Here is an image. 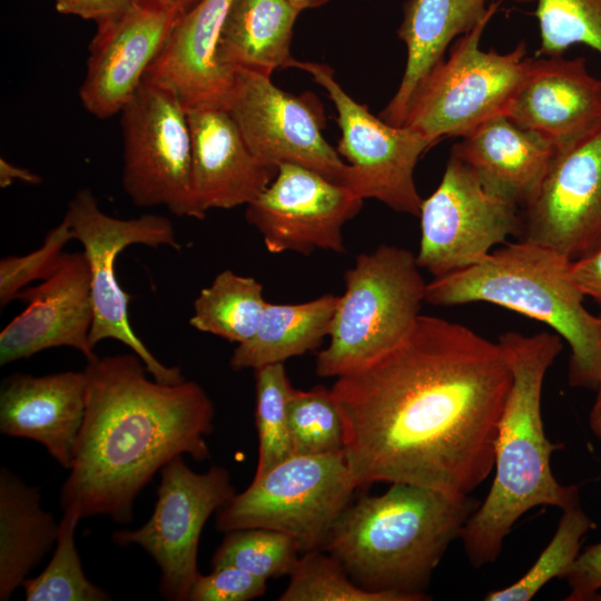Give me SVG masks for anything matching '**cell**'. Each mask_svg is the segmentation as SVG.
Segmentation results:
<instances>
[{
	"mask_svg": "<svg viewBox=\"0 0 601 601\" xmlns=\"http://www.w3.org/2000/svg\"><path fill=\"white\" fill-rule=\"evenodd\" d=\"M511 385L499 342L420 315L396 345L331 388L356 487L406 483L470 495L493 471Z\"/></svg>",
	"mask_w": 601,
	"mask_h": 601,
	"instance_id": "1",
	"label": "cell"
},
{
	"mask_svg": "<svg viewBox=\"0 0 601 601\" xmlns=\"http://www.w3.org/2000/svg\"><path fill=\"white\" fill-rule=\"evenodd\" d=\"M85 373L86 412L60 504L81 519L107 515L128 523L135 499L168 462L183 454L210 456L205 437L215 407L194 381L150 380L134 352L98 357Z\"/></svg>",
	"mask_w": 601,
	"mask_h": 601,
	"instance_id": "2",
	"label": "cell"
},
{
	"mask_svg": "<svg viewBox=\"0 0 601 601\" xmlns=\"http://www.w3.org/2000/svg\"><path fill=\"white\" fill-rule=\"evenodd\" d=\"M512 372V385L499 423L491 489L467 519L460 539L474 568L493 563L515 522L536 506L564 510L580 503L577 485L554 477L551 442L542 420V387L548 370L562 351V337L540 332H506L497 341Z\"/></svg>",
	"mask_w": 601,
	"mask_h": 601,
	"instance_id": "3",
	"label": "cell"
},
{
	"mask_svg": "<svg viewBox=\"0 0 601 601\" xmlns=\"http://www.w3.org/2000/svg\"><path fill=\"white\" fill-rule=\"evenodd\" d=\"M480 502L470 495L391 483L343 511L324 546L358 585L426 600L433 571Z\"/></svg>",
	"mask_w": 601,
	"mask_h": 601,
	"instance_id": "4",
	"label": "cell"
},
{
	"mask_svg": "<svg viewBox=\"0 0 601 601\" xmlns=\"http://www.w3.org/2000/svg\"><path fill=\"white\" fill-rule=\"evenodd\" d=\"M570 262L552 248L520 239L473 266L434 277L426 285L425 302H484L544 323L571 348L569 384L595 390L601 378V317L584 307V296L569 274Z\"/></svg>",
	"mask_w": 601,
	"mask_h": 601,
	"instance_id": "5",
	"label": "cell"
},
{
	"mask_svg": "<svg viewBox=\"0 0 601 601\" xmlns=\"http://www.w3.org/2000/svg\"><path fill=\"white\" fill-rule=\"evenodd\" d=\"M329 344L316 357V374L338 377L396 345L413 327L426 285L412 252L381 245L356 257L344 276Z\"/></svg>",
	"mask_w": 601,
	"mask_h": 601,
	"instance_id": "6",
	"label": "cell"
},
{
	"mask_svg": "<svg viewBox=\"0 0 601 601\" xmlns=\"http://www.w3.org/2000/svg\"><path fill=\"white\" fill-rule=\"evenodd\" d=\"M502 1L494 0L481 21L454 40L449 56L428 73L410 105L403 126L433 146L504 116L528 72L531 57L525 41L508 52L481 48L484 30Z\"/></svg>",
	"mask_w": 601,
	"mask_h": 601,
	"instance_id": "7",
	"label": "cell"
},
{
	"mask_svg": "<svg viewBox=\"0 0 601 601\" xmlns=\"http://www.w3.org/2000/svg\"><path fill=\"white\" fill-rule=\"evenodd\" d=\"M356 489L344 451L292 455L221 506L216 528L274 530L294 538L303 553L323 550Z\"/></svg>",
	"mask_w": 601,
	"mask_h": 601,
	"instance_id": "8",
	"label": "cell"
},
{
	"mask_svg": "<svg viewBox=\"0 0 601 601\" xmlns=\"http://www.w3.org/2000/svg\"><path fill=\"white\" fill-rule=\"evenodd\" d=\"M65 217L80 242L90 270V294L93 319L89 334L90 345L104 339L121 342L138 355L148 373L158 382L177 384L185 381L178 366H166L154 356L135 334L129 322L128 295L118 283L115 272L117 255L132 244L152 248L161 245L180 249L171 221L164 216L145 214L121 219L102 211L93 193L78 190L68 204Z\"/></svg>",
	"mask_w": 601,
	"mask_h": 601,
	"instance_id": "9",
	"label": "cell"
},
{
	"mask_svg": "<svg viewBox=\"0 0 601 601\" xmlns=\"http://www.w3.org/2000/svg\"><path fill=\"white\" fill-rule=\"evenodd\" d=\"M122 187L140 207L164 206L178 217L204 219L191 180L188 111L168 87L144 78L120 111Z\"/></svg>",
	"mask_w": 601,
	"mask_h": 601,
	"instance_id": "10",
	"label": "cell"
},
{
	"mask_svg": "<svg viewBox=\"0 0 601 601\" xmlns=\"http://www.w3.org/2000/svg\"><path fill=\"white\" fill-rule=\"evenodd\" d=\"M293 68L308 72L337 110L342 132L337 152L349 165L346 188L362 199L373 198L394 211L418 216L423 199L414 169L433 145L406 126H394L374 116L341 87L329 66L295 59Z\"/></svg>",
	"mask_w": 601,
	"mask_h": 601,
	"instance_id": "11",
	"label": "cell"
},
{
	"mask_svg": "<svg viewBox=\"0 0 601 601\" xmlns=\"http://www.w3.org/2000/svg\"><path fill=\"white\" fill-rule=\"evenodd\" d=\"M418 217L416 262L434 277L480 263L522 228L521 208L490 190L453 156L436 189L423 199Z\"/></svg>",
	"mask_w": 601,
	"mask_h": 601,
	"instance_id": "12",
	"label": "cell"
},
{
	"mask_svg": "<svg viewBox=\"0 0 601 601\" xmlns=\"http://www.w3.org/2000/svg\"><path fill=\"white\" fill-rule=\"evenodd\" d=\"M235 494L225 467L214 465L197 473L178 455L160 470L150 519L139 529L115 531L112 541L122 546H141L160 569L161 597L186 601L200 574L197 552L204 525Z\"/></svg>",
	"mask_w": 601,
	"mask_h": 601,
	"instance_id": "13",
	"label": "cell"
},
{
	"mask_svg": "<svg viewBox=\"0 0 601 601\" xmlns=\"http://www.w3.org/2000/svg\"><path fill=\"white\" fill-rule=\"evenodd\" d=\"M226 109L262 162L302 166L346 187L349 165L324 138L326 119L312 92L294 96L270 76L237 71Z\"/></svg>",
	"mask_w": 601,
	"mask_h": 601,
	"instance_id": "14",
	"label": "cell"
},
{
	"mask_svg": "<svg viewBox=\"0 0 601 601\" xmlns=\"http://www.w3.org/2000/svg\"><path fill=\"white\" fill-rule=\"evenodd\" d=\"M363 201L314 170L280 164L272 183L246 206L245 217L273 254L344 253L343 226L359 213Z\"/></svg>",
	"mask_w": 601,
	"mask_h": 601,
	"instance_id": "15",
	"label": "cell"
},
{
	"mask_svg": "<svg viewBox=\"0 0 601 601\" xmlns=\"http://www.w3.org/2000/svg\"><path fill=\"white\" fill-rule=\"evenodd\" d=\"M521 219L522 240L570 260L601 248V127L556 149Z\"/></svg>",
	"mask_w": 601,
	"mask_h": 601,
	"instance_id": "16",
	"label": "cell"
},
{
	"mask_svg": "<svg viewBox=\"0 0 601 601\" xmlns=\"http://www.w3.org/2000/svg\"><path fill=\"white\" fill-rule=\"evenodd\" d=\"M184 13L167 0H136L97 24L79 91L89 114L99 119L120 114Z\"/></svg>",
	"mask_w": 601,
	"mask_h": 601,
	"instance_id": "17",
	"label": "cell"
},
{
	"mask_svg": "<svg viewBox=\"0 0 601 601\" xmlns=\"http://www.w3.org/2000/svg\"><path fill=\"white\" fill-rule=\"evenodd\" d=\"M27 307L0 333V365L68 346L98 358L89 342L93 319L90 270L83 252L65 253L55 274L18 295Z\"/></svg>",
	"mask_w": 601,
	"mask_h": 601,
	"instance_id": "18",
	"label": "cell"
},
{
	"mask_svg": "<svg viewBox=\"0 0 601 601\" xmlns=\"http://www.w3.org/2000/svg\"><path fill=\"white\" fill-rule=\"evenodd\" d=\"M556 149L601 127V79L584 57H531L505 115Z\"/></svg>",
	"mask_w": 601,
	"mask_h": 601,
	"instance_id": "19",
	"label": "cell"
},
{
	"mask_svg": "<svg viewBox=\"0 0 601 601\" xmlns=\"http://www.w3.org/2000/svg\"><path fill=\"white\" fill-rule=\"evenodd\" d=\"M188 111L191 136V180L196 205L209 209L248 205L272 183L277 167L258 160L225 108Z\"/></svg>",
	"mask_w": 601,
	"mask_h": 601,
	"instance_id": "20",
	"label": "cell"
},
{
	"mask_svg": "<svg viewBox=\"0 0 601 601\" xmlns=\"http://www.w3.org/2000/svg\"><path fill=\"white\" fill-rule=\"evenodd\" d=\"M87 395L83 371L33 376L14 373L0 390V431L33 440L65 469H70Z\"/></svg>",
	"mask_w": 601,
	"mask_h": 601,
	"instance_id": "21",
	"label": "cell"
},
{
	"mask_svg": "<svg viewBox=\"0 0 601 601\" xmlns=\"http://www.w3.org/2000/svg\"><path fill=\"white\" fill-rule=\"evenodd\" d=\"M231 0H200L186 11L146 77L171 89L187 110L227 108L235 75L218 60Z\"/></svg>",
	"mask_w": 601,
	"mask_h": 601,
	"instance_id": "22",
	"label": "cell"
},
{
	"mask_svg": "<svg viewBox=\"0 0 601 601\" xmlns=\"http://www.w3.org/2000/svg\"><path fill=\"white\" fill-rule=\"evenodd\" d=\"M461 138L451 156L469 166L490 190L521 209L536 196L556 151L503 115Z\"/></svg>",
	"mask_w": 601,
	"mask_h": 601,
	"instance_id": "23",
	"label": "cell"
},
{
	"mask_svg": "<svg viewBox=\"0 0 601 601\" xmlns=\"http://www.w3.org/2000/svg\"><path fill=\"white\" fill-rule=\"evenodd\" d=\"M494 0H407L397 29L407 56L400 86L380 117L403 126L410 105L428 73L445 58L446 49L471 31Z\"/></svg>",
	"mask_w": 601,
	"mask_h": 601,
	"instance_id": "24",
	"label": "cell"
},
{
	"mask_svg": "<svg viewBox=\"0 0 601 601\" xmlns=\"http://www.w3.org/2000/svg\"><path fill=\"white\" fill-rule=\"evenodd\" d=\"M299 13L287 0H231L218 45L220 65L231 75L272 76L278 68H293L290 45Z\"/></svg>",
	"mask_w": 601,
	"mask_h": 601,
	"instance_id": "25",
	"label": "cell"
},
{
	"mask_svg": "<svg viewBox=\"0 0 601 601\" xmlns=\"http://www.w3.org/2000/svg\"><path fill=\"white\" fill-rule=\"evenodd\" d=\"M59 523L43 510L39 487L0 470V600L21 587L56 544Z\"/></svg>",
	"mask_w": 601,
	"mask_h": 601,
	"instance_id": "26",
	"label": "cell"
},
{
	"mask_svg": "<svg viewBox=\"0 0 601 601\" xmlns=\"http://www.w3.org/2000/svg\"><path fill=\"white\" fill-rule=\"evenodd\" d=\"M337 303L333 294L299 304L267 303L254 336L234 349L230 367L256 370L317 348L329 336Z\"/></svg>",
	"mask_w": 601,
	"mask_h": 601,
	"instance_id": "27",
	"label": "cell"
},
{
	"mask_svg": "<svg viewBox=\"0 0 601 601\" xmlns=\"http://www.w3.org/2000/svg\"><path fill=\"white\" fill-rule=\"evenodd\" d=\"M267 303L258 280L226 269L199 292L189 324L197 331L242 344L256 333Z\"/></svg>",
	"mask_w": 601,
	"mask_h": 601,
	"instance_id": "28",
	"label": "cell"
},
{
	"mask_svg": "<svg viewBox=\"0 0 601 601\" xmlns=\"http://www.w3.org/2000/svg\"><path fill=\"white\" fill-rule=\"evenodd\" d=\"M81 520L76 510H65L56 549L46 569L21 587L27 601H109L111 597L85 574L75 536Z\"/></svg>",
	"mask_w": 601,
	"mask_h": 601,
	"instance_id": "29",
	"label": "cell"
},
{
	"mask_svg": "<svg viewBox=\"0 0 601 601\" xmlns=\"http://www.w3.org/2000/svg\"><path fill=\"white\" fill-rule=\"evenodd\" d=\"M594 528L581 503L562 510L553 538L533 565L514 583L485 594L486 601H529L551 580L564 579L575 562L583 536Z\"/></svg>",
	"mask_w": 601,
	"mask_h": 601,
	"instance_id": "30",
	"label": "cell"
},
{
	"mask_svg": "<svg viewBox=\"0 0 601 601\" xmlns=\"http://www.w3.org/2000/svg\"><path fill=\"white\" fill-rule=\"evenodd\" d=\"M258 433V477L276 464L293 455L288 431V404L292 386L284 363L269 364L254 370Z\"/></svg>",
	"mask_w": 601,
	"mask_h": 601,
	"instance_id": "31",
	"label": "cell"
},
{
	"mask_svg": "<svg viewBox=\"0 0 601 601\" xmlns=\"http://www.w3.org/2000/svg\"><path fill=\"white\" fill-rule=\"evenodd\" d=\"M293 455H321L344 451V424L329 390H293L288 404Z\"/></svg>",
	"mask_w": 601,
	"mask_h": 601,
	"instance_id": "32",
	"label": "cell"
},
{
	"mask_svg": "<svg viewBox=\"0 0 601 601\" xmlns=\"http://www.w3.org/2000/svg\"><path fill=\"white\" fill-rule=\"evenodd\" d=\"M535 3L540 31L536 56H561L584 45L601 56V0H515Z\"/></svg>",
	"mask_w": 601,
	"mask_h": 601,
	"instance_id": "33",
	"label": "cell"
},
{
	"mask_svg": "<svg viewBox=\"0 0 601 601\" xmlns=\"http://www.w3.org/2000/svg\"><path fill=\"white\" fill-rule=\"evenodd\" d=\"M302 552L292 536L268 529H242L226 532L211 558V566L233 565L262 579L290 574Z\"/></svg>",
	"mask_w": 601,
	"mask_h": 601,
	"instance_id": "34",
	"label": "cell"
},
{
	"mask_svg": "<svg viewBox=\"0 0 601 601\" xmlns=\"http://www.w3.org/2000/svg\"><path fill=\"white\" fill-rule=\"evenodd\" d=\"M289 575L279 601H410L402 594L358 585L343 565L322 549L305 552Z\"/></svg>",
	"mask_w": 601,
	"mask_h": 601,
	"instance_id": "35",
	"label": "cell"
},
{
	"mask_svg": "<svg viewBox=\"0 0 601 601\" xmlns=\"http://www.w3.org/2000/svg\"><path fill=\"white\" fill-rule=\"evenodd\" d=\"M73 239L66 217L51 228L42 245L22 256H7L0 260V305L7 306L26 286L35 280H46L58 269L65 245Z\"/></svg>",
	"mask_w": 601,
	"mask_h": 601,
	"instance_id": "36",
	"label": "cell"
},
{
	"mask_svg": "<svg viewBox=\"0 0 601 601\" xmlns=\"http://www.w3.org/2000/svg\"><path fill=\"white\" fill-rule=\"evenodd\" d=\"M266 581L246 570L223 565L194 582L189 601H248L266 592Z\"/></svg>",
	"mask_w": 601,
	"mask_h": 601,
	"instance_id": "37",
	"label": "cell"
},
{
	"mask_svg": "<svg viewBox=\"0 0 601 601\" xmlns=\"http://www.w3.org/2000/svg\"><path fill=\"white\" fill-rule=\"evenodd\" d=\"M564 579L570 587V593L564 600H601V542L580 552Z\"/></svg>",
	"mask_w": 601,
	"mask_h": 601,
	"instance_id": "38",
	"label": "cell"
},
{
	"mask_svg": "<svg viewBox=\"0 0 601 601\" xmlns=\"http://www.w3.org/2000/svg\"><path fill=\"white\" fill-rule=\"evenodd\" d=\"M136 0H53L55 8L62 14L91 20L96 24L127 10Z\"/></svg>",
	"mask_w": 601,
	"mask_h": 601,
	"instance_id": "39",
	"label": "cell"
},
{
	"mask_svg": "<svg viewBox=\"0 0 601 601\" xmlns=\"http://www.w3.org/2000/svg\"><path fill=\"white\" fill-rule=\"evenodd\" d=\"M569 274L582 295L593 298L601 306V248L571 260Z\"/></svg>",
	"mask_w": 601,
	"mask_h": 601,
	"instance_id": "40",
	"label": "cell"
},
{
	"mask_svg": "<svg viewBox=\"0 0 601 601\" xmlns=\"http://www.w3.org/2000/svg\"><path fill=\"white\" fill-rule=\"evenodd\" d=\"M19 180L30 185H39L42 183V178L30 171L27 168L19 167L12 162L6 160L4 158L0 159V186L6 188L10 186L13 181Z\"/></svg>",
	"mask_w": 601,
	"mask_h": 601,
	"instance_id": "41",
	"label": "cell"
},
{
	"mask_svg": "<svg viewBox=\"0 0 601 601\" xmlns=\"http://www.w3.org/2000/svg\"><path fill=\"white\" fill-rule=\"evenodd\" d=\"M595 390L597 397L589 415V424L595 437L601 441V378Z\"/></svg>",
	"mask_w": 601,
	"mask_h": 601,
	"instance_id": "42",
	"label": "cell"
},
{
	"mask_svg": "<svg viewBox=\"0 0 601 601\" xmlns=\"http://www.w3.org/2000/svg\"><path fill=\"white\" fill-rule=\"evenodd\" d=\"M296 10L302 12L305 9L318 8L326 4L329 0H287Z\"/></svg>",
	"mask_w": 601,
	"mask_h": 601,
	"instance_id": "43",
	"label": "cell"
},
{
	"mask_svg": "<svg viewBox=\"0 0 601 601\" xmlns=\"http://www.w3.org/2000/svg\"><path fill=\"white\" fill-rule=\"evenodd\" d=\"M168 2L177 6L185 12L191 9L195 4H197L200 0H167Z\"/></svg>",
	"mask_w": 601,
	"mask_h": 601,
	"instance_id": "44",
	"label": "cell"
},
{
	"mask_svg": "<svg viewBox=\"0 0 601 601\" xmlns=\"http://www.w3.org/2000/svg\"><path fill=\"white\" fill-rule=\"evenodd\" d=\"M600 317H601V315H600Z\"/></svg>",
	"mask_w": 601,
	"mask_h": 601,
	"instance_id": "45",
	"label": "cell"
}]
</instances>
